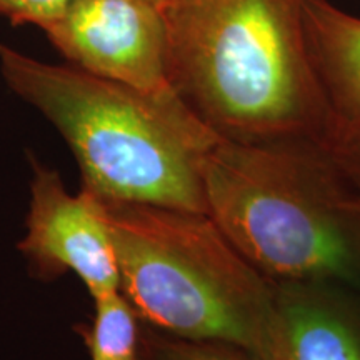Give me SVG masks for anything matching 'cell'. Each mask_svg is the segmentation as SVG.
I'll return each mask as SVG.
<instances>
[{"instance_id": "52a82bcc", "label": "cell", "mask_w": 360, "mask_h": 360, "mask_svg": "<svg viewBox=\"0 0 360 360\" xmlns=\"http://www.w3.org/2000/svg\"><path fill=\"white\" fill-rule=\"evenodd\" d=\"M262 360H360V317L323 285L283 283Z\"/></svg>"}, {"instance_id": "8fae6325", "label": "cell", "mask_w": 360, "mask_h": 360, "mask_svg": "<svg viewBox=\"0 0 360 360\" xmlns=\"http://www.w3.org/2000/svg\"><path fill=\"white\" fill-rule=\"evenodd\" d=\"M70 0H0V15L12 24H32L45 30L51 27Z\"/></svg>"}, {"instance_id": "ba28073f", "label": "cell", "mask_w": 360, "mask_h": 360, "mask_svg": "<svg viewBox=\"0 0 360 360\" xmlns=\"http://www.w3.org/2000/svg\"><path fill=\"white\" fill-rule=\"evenodd\" d=\"M302 19L310 60L334 120L335 142L360 132V17L328 0H302Z\"/></svg>"}, {"instance_id": "6da1fadb", "label": "cell", "mask_w": 360, "mask_h": 360, "mask_svg": "<svg viewBox=\"0 0 360 360\" xmlns=\"http://www.w3.org/2000/svg\"><path fill=\"white\" fill-rule=\"evenodd\" d=\"M179 97L225 139H335L304 32L302 0H160Z\"/></svg>"}, {"instance_id": "7c38bea8", "label": "cell", "mask_w": 360, "mask_h": 360, "mask_svg": "<svg viewBox=\"0 0 360 360\" xmlns=\"http://www.w3.org/2000/svg\"><path fill=\"white\" fill-rule=\"evenodd\" d=\"M339 155L349 167H352L360 172V132L347 135V137L339 139L334 143L328 146Z\"/></svg>"}, {"instance_id": "8992f818", "label": "cell", "mask_w": 360, "mask_h": 360, "mask_svg": "<svg viewBox=\"0 0 360 360\" xmlns=\"http://www.w3.org/2000/svg\"><path fill=\"white\" fill-rule=\"evenodd\" d=\"M27 232L19 250L40 277L75 274L92 300L120 292L109 227L89 192L70 193L57 170L32 160Z\"/></svg>"}, {"instance_id": "7a4b0ae2", "label": "cell", "mask_w": 360, "mask_h": 360, "mask_svg": "<svg viewBox=\"0 0 360 360\" xmlns=\"http://www.w3.org/2000/svg\"><path fill=\"white\" fill-rule=\"evenodd\" d=\"M0 74L64 137L82 191L105 202L207 214L200 164L222 135L179 96H147L7 44H0Z\"/></svg>"}, {"instance_id": "277c9868", "label": "cell", "mask_w": 360, "mask_h": 360, "mask_svg": "<svg viewBox=\"0 0 360 360\" xmlns=\"http://www.w3.org/2000/svg\"><path fill=\"white\" fill-rule=\"evenodd\" d=\"M94 199L114 242L120 294L141 321L262 360L276 287L209 215Z\"/></svg>"}, {"instance_id": "3957f363", "label": "cell", "mask_w": 360, "mask_h": 360, "mask_svg": "<svg viewBox=\"0 0 360 360\" xmlns=\"http://www.w3.org/2000/svg\"><path fill=\"white\" fill-rule=\"evenodd\" d=\"M295 143L220 139L200 164L207 215L265 277L360 289V205Z\"/></svg>"}, {"instance_id": "5b68a950", "label": "cell", "mask_w": 360, "mask_h": 360, "mask_svg": "<svg viewBox=\"0 0 360 360\" xmlns=\"http://www.w3.org/2000/svg\"><path fill=\"white\" fill-rule=\"evenodd\" d=\"M70 65L147 96L177 97L167 72V30L152 0H70L44 30Z\"/></svg>"}, {"instance_id": "9c48e42d", "label": "cell", "mask_w": 360, "mask_h": 360, "mask_svg": "<svg viewBox=\"0 0 360 360\" xmlns=\"http://www.w3.org/2000/svg\"><path fill=\"white\" fill-rule=\"evenodd\" d=\"M137 314L117 294L94 300V317L80 328L92 360H137L141 347Z\"/></svg>"}, {"instance_id": "4fadbf2b", "label": "cell", "mask_w": 360, "mask_h": 360, "mask_svg": "<svg viewBox=\"0 0 360 360\" xmlns=\"http://www.w3.org/2000/svg\"><path fill=\"white\" fill-rule=\"evenodd\" d=\"M152 2H157V4H160V0H152Z\"/></svg>"}, {"instance_id": "30bf717a", "label": "cell", "mask_w": 360, "mask_h": 360, "mask_svg": "<svg viewBox=\"0 0 360 360\" xmlns=\"http://www.w3.org/2000/svg\"><path fill=\"white\" fill-rule=\"evenodd\" d=\"M155 360H245L236 347L217 342H193L175 339L157 340L152 345Z\"/></svg>"}]
</instances>
